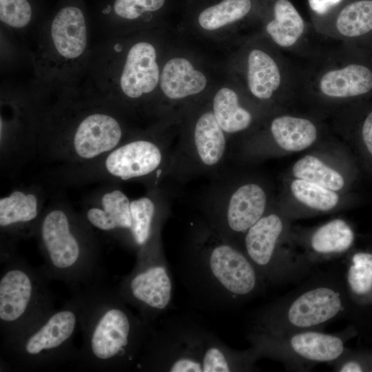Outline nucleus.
<instances>
[{
  "label": "nucleus",
  "instance_id": "72a5a7b5",
  "mask_svg": "<svg viewBox=\"0 0 372 372\" xmlns=\"http://www.w3.org/2000/svg\"><path fill=\"white\" fill-rule=\"evenodd\" d=\"M362 134L364 143L372 155V111L366 116L363 123Z\"/></svg>",
  "mask_w": 372,
  "mask_h": 372
},
{
  "label": "nucleus",
  "instance_id": "aec40b11",
  "mask_svg": "<svg viewBox=\"0 0 372 372\" xmlns=\"http://www.w3.org/2000/svg\"><path fill=\"white\" fill-rule=\"evenodd\" d=\"M278 145L288 152H299L310 147L318 137L316 125L309 119L284 115L275 118L270 126Z\"/></svg>",
  "mask_w": 372,
  "mask_h": 372
},
{
  "label": "nucleus",
  "instance_id": "2f4dec72",
  "mask_svg": "<svg viewBox=\"0 0 372 372\" xmlns=\"http://www.w3.org/2000/svg\"><path fill=\"white\" fill-rule=\"evenodd\" d=\"M165 0H116L114 4L115 13L126 19H136L145 12L159 10Z\"/></svg>",
  "mask_w": 372,
  "mask_h": 372
},
{
  "label": "nucleus",
  "instance_id": "20e7f679",
  "mask_svg": "<svg viewBox=\"0 0 372 372\" xmlns=\"http://www.w3.org/2000/svg\"><path fill=\"white\" fill-rule=\"evenodd\" d=\"M35 234L43 257L39 268L50 281L63 282L74 292L103 280L99 247L85 218L53 208L40 218Z\"/></svg>",
  "mask_w": 372,
  "mask_h": 372
},
{
  "label": "nucleus",
  "instance_id": "f8f14e48",
  "mask_svg": "<svg viewBox=\"0 0 372 372\" xmlns=\"http://www.w3.org/2000/svg\"><path fill=\"white\" fill-rule=\"evenodd\" d=\"M122 136L121 126L114 117L95 112L79 123L73 133L72 147L77 157L90 160L112 151Z\"/></svg>",
  "mask_w": 372,
  "mask_h": 372
},
{
  "label": "nucleus",
  "instance_id": "dca6fc26",
  "mask_svg": "<svg viewBox=\"0 0 372 372\" xmlns=\"http://www.w3.org/2000/svg\"><path fill=\"white\" fill-rule=\"evenodd\" d=\"M50 39L56 54L66 61H74L87 46V27L82 11L74 6L61 9L50 28Z\"/></svg>",
  "mask_w": 372,
  "mask_h": 372
},
{
  "label": "nucleus",
  "instance_id": "0eeeda50",
  "mask_svg": "<svg viewBox=\"0 0 372 372\" xmlns=\"http://www.w3.org/2000/svg\"><path fill=\"white\" fill-rule=\"evenodd\" d=\"M346 304L342 283L318 281L258 311L249 331L283 333L314 329L341 318Z\"/></svg>",
  "mask_w": 372,
  "mask_h": 372
},
{
  "label": "nucleus",
  "instance_id": "ddd939ff",
  "mask_svg": "<svg viewBox=\"0 0 372 372\" xmlns=\"http://www.w3.org/2000/svg\"><path fill=\"white\" fill-rule=\"evenodd\" d=\"M163 152L160 146L148 140H136L109 152L105 161L106 171L123 180L146 176L162 164Z\"/></svg>",
  "mask_w": 372,
  "mask_h": 372
},
{
  "label": "nucleus",
  "instance_id": "cd10ccee",
  "mask_svg": "<svg viewBox=\"0 0 372 372\" xmlns=\"http://www.w3.org/2000/svg\"><path fill=\"white\" fill-rule=\"evenodd\" d=\"M251 9V0H223L203 10L198 23L207 30H216L242 19Z\"/></svg>",
  "mask_w": 372,
  "mask_h": 372
},
{
  "label": "nucleus",
  "instance_id": "6e6552de",
  "mask_svg": "<svg viewBox=\"0 0 372 372\" xmlns=\"http://www.w3.org/2000/svg\"><path fill=\"white\" fill-rule=\"evenodd\" d=\"M160 226L136 251L133 269L116 287L121 298L150 325L170 309L174 298V282L162 246Z\"/></svg>",
  "mask_w": 372,
  "mask_h": 372
},
{
  "label": "nucleus",
  "instance_id": "7c9ffc66",
  "mask_svg": "<svg viewBox=\"0 0 372 372\" xmlns=\"http://www.w3.org/2000/svg\"><path fill=\"white\" fill-rule=\"evenodd\" d=\"M32 10L27 0H0V20L14 28L27 25L31 20Z\"/></svg>",
  "mask_w": 372,
  "mask_h": 372
},
{
  "label": "nucleus",
  "instance_id": "c756f323",
  "mask_svg": "<svg viewBox=\"0 0 372 372\" xmlns=\"http://www.w3.org/2000/svg\"><path fill=\"white\" fill-rule=\"evenodd\" d=\"M347 285L353 295L363 296L372 291V254L358 252L352 258L346 276Z\"/></svg>",
  "mask_w": 372,
  "mask_h": 372
},
{
  "label": "nucleus",
  "instance_id": "c85d7f7f",
  "mask_svg": "<svg viewBox=\"0 0 372 372\" xmlns=\"http://www.w3.org/2000/svg\"><path fill=\"white\" fill-rule=\"evenodd\" d=\"M290 189L296 200L317 211H330L339 201L335 191L309 180L296 178L291 182Z\"/></svg>",
  "mask_w": 372,
  "mask_h": 372
},
{
  "label": "nucleus",
  "instance_id": "6ab92c4d",
  "mask_svg": "<svg viewBox=\"0 0 372 372\" xmlns=\"http://www.w3.org/2000/svg\"><path fill=\"white\" fill-rule=\"evenodd\" d=\"M205 74L195 70L191 62L184 58H174L165 65L160 86L169 99L178 100L201 92L206 87Z\"/></svg>",
  "mask_w": 372,
  "mask_h": 372
},
{
  "label": "nucleus",
  "instance_id": "412c9836",
  "mask_svg": "<svg viewBox=\"0 0 372 372\" xmlns=\"http://www.w3.org/2000/svg\"><path fill=\"white\" fill-rule=\"evenodd\" d=\"M247 83L251 93L261 100L270 99L281 83L276 62L260 50H252L247 59Z\"/></svg>",
  "mask_w": 372,
  "mask_h": 372
},
{
  "label": "nucleus",
  "instance_id": "5701e85b",
  "mask_svg": "<svg viewBox=\"0 0 372 372\" xmlns=\"http://www.w3.org/2000/svg\"><path fill=\"white\" fill-rule=\"evenodd\" d=\"M353 241L354 233L350 225L345 220L336 218L315 230L309 245L313 253L325 257L347 251Z\"/></svg>",
  "mask_w": 372,
  "mask_h": 372
},
{
  "label": "nucleus",
  "instance_id": "9d476101",
  "mask_svg": "<svg viewBox=\"0 0 372 372\" xmlns=\"http://www.w3.org/2000/svg\"><path fill=\"white\" fill-rule=\"evenodd\" d=\"M282 219L276 214L262 216L242 236L244 251L265 282L280 283L296 278L308 266L279 251L284 231Z\"/></svg>",
  "mask_w": 372,
  "mask_h": 372
},
{
  "label": "nucleus",
  "instance_id": "2eb2a0df",
  "mask_svg": "<svg viewBox=\"0 0 372 372\" xmlns=\"http://www.w3.org/2000/svg\"><path fill=\"white\" fill-rule=\"evenodd\" d=\"M130 202L119 189L106 192L101 198V207H90L85 219L92 227L112 235L132 248Z\"/></svg>",
  "mask_w": 372,
  "mask_h": 372
},
{
  "label": "nucleus",
  "instance_id": "4468645a",
  "mask_svg": "<svg viewBox=\"0 0 372 372\" xmlns=\"http://www.w3.org/2000/svg\"><path fill=\"white\" fill-rule=\"evenodd\" d=\"M156 51L151 43L141 41L129 50L119 79L122 92L138 99L154 90L160 81Z\"/></svg>",
  "mask_w": 372,
  "mask_h": 372
},
{
  "label": "nucleus",
  "instance_id": "bb28decb",
  "mask_svg": "<svg viewBox=\"0 0 372 372\" xmlns=\"http://www.w3.org/2000/svg\"><path fill=\"white\" fill-rule=\"evenodd\" d=\"M292 173L296 178L309 180L333 191H339L344 186L342 174L312 155H306L297 161L292 167Z\"/></svg>",
  "mask_w": 372,
  "mask_h": 372
},
{
  "label": "nucleus",
  "instance_id": "9b49d317",
  "mask_svg": "<svg viewBox=\"0 0 372 372\" xmlns=\"http://www.w3.org/2000/svg\"><path fill=\"white\" fill-rule=\"evenodd\" d=\"M267 196L258 184L247 183L237 187L227 203L210 215L209 225L225 240L234 244L265 215ZM235 245V244H234Z\"/></svg>",
  "mask_w": 372,
  "mask_h": 372
},
{
  "label": "nucleus",
  "instance_id": "423d86ee",
  "mask_svg": "<svg viewBox=\"0 0 372 372\" xmlns=\"http://www.w3.org/2000/svg\"><path fill=\"white\" fill-rule=\"evenodd\" d=\"M79 326L76 304L71 298L39 324L8 344L1 345L8 369L30 371L51 369L76 362L79 349L74 338Z\"/></svg>",
  "mask_w": 372,
  "mask_h": 372
},
{
  "label": "nucleus",
  "instance_id": "1a4fd4ad",
  "mask_svg": "<svg viewBox=\"0 0 372 372\" xmlns=\"http://www.w3.org/2000/svg\"><path fill=\"white\" fill-rule=\"evenodd\" d=\"M247 338L258 358L278 359L296 367L334 363L345 353L340 335L314 329L283 333L249 331Z\"/></svg>",
  "mask_w": 372,
  "mask_h": 372
},
{
  "label": "nucleus",
  "instance_id": "a878e982",
  "mask_svg": "<svg viewBox=\"0 0 372 372\" xmlns=\"http://www.w3.org/2000/svg\"><path fill=\"white\" fill-rule=\"evenodd\" d=\"M335 28L347 37H355L372 30V0H358L347 3L338 11Z\"/></svg>",
  "mask_w": 372,
  "mask_h": 372
},
{
  "label": "nucleus",
  "instance_id": "4be33fe9",
  "mask_svg": "<svg viewBox=\"0 0 372 372\" xmlns=\"http://www.w3.org/2000/svg\"><path fill=\"white\" fill-rule=\"evenodd\" d=\"M273 14V19L266 25L267 33L279 46H293L304 32L303 18L289 0H276Z\"/></svg>",
  "mask_w": 372,
  "mask_h": 372
},
{
  "label": "nucleus",
  "instance_id": "f03ea898",
  "mask_svg": "<svg viewBox=\"0 0 372 372\" xmlns=\"http://www.w3.org/2000/svg\"><path fill=\"white\" fill-rule=\"evenodd\" d=\"M72 293L83 336L77 369L106 372L134 369L152 325L135 315L104 280Z\"/></svg>",
  "mask_w": 372,
  "mask_h": 372
},
{
  "label": "nucleus",
  "instance_id": "a211bd4d",
  "mask_svg": "<svg viewBox=\"0 0 372 372\" xmlns=\"http://www.w3.org/2000/svg\"><path fill=\"white\" fill-rule=\"evenodd\" d=\"M318 87L322 94L331 98L360 96L372 89V72L364 65L350 64L323 74Z\"/></svg>",
  "mask_w": 372,
  "mask_h": 372
},
{
  "label": "nucleus",
  "instance_id": "f3484780",
  "mask_svg": "<svg viewBox=\"0 0 372 372\" xmlns=\"http://www.w3.org/2000/svg\"><path fill=\"white\" fill-rule=\"evenodd\" d=\"M192 147L193 155L202 168H213L223 161L226 138L212 111L203 113L197 120Z\"/></svg>",
  "mask_w": 372,
  "mask_h": 372
},
{
  "label": "nucleus",
  "instance_id": "39448f33",
  "mask_svg": "<svg viewBox=\"0 0 372 372\" xmlns=\"http://www.w3.org/2000/svg\"><path fill=\"white\" fill-rule=\"evenodd\" d=\"M1 345L10 343L43 321L54 309L50 280L17 252L1 260Z\"/></svg>",
  "mask_w": 372,
  "mask_h": 372
},
{
  "label": "nucleus",
  "instance_id": "f257e3e1",
  "mask_svg": "<svg viewBox=\"0 0 372 372\" xmlns=\"http://www.w3.org/2000/svg\"><path fill=\"white\" fill-rule=\"evenodd\" d=\"M177 272L192 302L207 311L239 306L261 292L266 283L244 251L209 225L191 231Z\"/></svg>",
  "mask_w": 372,
  "mask_h": 372
},
{
  "label": "nucleus",
  "instance_id": "b1692460",
  "mask_svg": "<svg viewBox=\"0 0 372 372\" xmlns=\"http://www.w3.org/2000/svg\"><path fill=\"white\" fill-rule=\"evenodd\" d=\"M212 106L213 114L225 133L243 131L252 122L251 113L240 105L238 95L230 88L220 89L213 99Z\"/></svg>",
  "mask_w": 372,
  "mask_h": 372
},
{
  "label": "nucleus",
  "instance_id": "473e14b6",
  "mask_svg": "<svg viewBox=\"0 0 372 372\" xmlns=\"http://www.w3.org/2000/svg\"><path fill=\"white\" fill-rule=\"evenodd\" d=\"M344 0H308L311 11L318 15H324L335 8Z\"/></svg>",
  "mask_w": 372,
  "mask_h": 372
},
{
  "label": "nucleus",
  "instance_id": "7ed1b4c3",
  "mask_svg": "<svg viewBox=\"0 0 372 372\" xmlns=\"http://www.w3.org/2000/svg\"><path fill=\"white\" fill-rule=\"evenodd\" d=\"M253 349L227 346L211 330L189 316L152 324L134 369L162 372L251 371Z\"/></svg>",
  "mask_w": 372,
  "mask_h": 372
},
{
  "label": "nucleus",
  "instance_id": "393cba45",
  "mask_svg": "<svg viewBox=\"0 0 372 372\" xmlns=\"http://www.w3.org/2000/svg\"><path fill=\"white\" fill-rule=\"evenodd\" d=\"M130 210L132 221V248L136 252L147 242L161 222L156 216L155 204L149 197L132 200Z\"/></svg>",
  "mask_w": 372,
  "mask_h": 372
}]
</instances>
